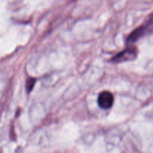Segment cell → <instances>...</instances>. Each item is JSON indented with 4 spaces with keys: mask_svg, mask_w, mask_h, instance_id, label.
<instances>
[{
    "mask_svg": "<svg viewBox=\"0 0 153 153\" xmlns=\"http://www.w3.org/2000/svg\"><path fill=\"white\" fill-rule=\"evenodd\" d=\"M98 105L101 108L108 109L112 106L114 103V97L108 91H102L98 97Z\"/></svg>",
    "mask_w": 153,
    "mask_h": 153,
    "instance_id": "obj_1",
    "label": "cell"
},
{
    "mask_svg": "<svg viewBox=\"0 0 153 153\" xmlns=\"http://www.w3.org/2000/svg\"><path fill=\"white\" fill-rule=\"evenodd\" d=\"M137 56V50L133 48H128L126 49L123 52L117 54L115 57L113 58V61L116 63L124 62V61H131L134 59Z\"/></svg>",
    "mask_w": 153,
    "mask_h": 153,
    "instance_id": "obj_2",
    "label": "cell"
},
{
    "mask_svg": "<svg viewBox=\"0 0 153 153\" xmlns=\"http://www.w3.org/2000/svg\"><path fill=\"white\" fill-rule=\"evenodd\" d=\"M34 82H35V80L34 79H28V81H27L26 84V89L28 91H31L32 88L34 87Z\"/></svg>",
    "mask_w": 153,
    "mask_h": 153,
    "instance_id": "obj_3",
    "label": "cell"
}]
</instances>
